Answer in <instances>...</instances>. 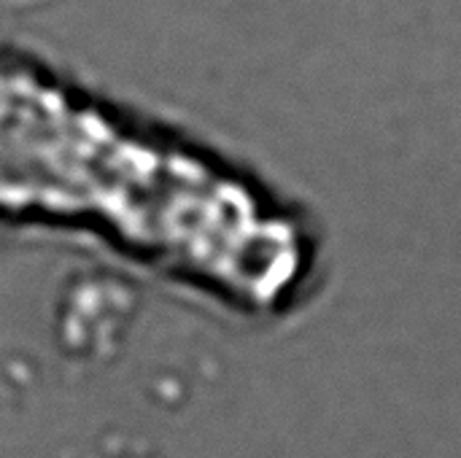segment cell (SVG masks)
<instances>
[{
    "label": "cell",
    "instance_id": "obj_1",
    "mask_svg": "<svg viewBox=\"0 0 461 458\" xmlns=\"http://www.w3.org/2000/svg\"><path fill=\"white\" fill-rule=\"evenodd\" d=\"M216 189V154L143 132L0 54V229L70 232L170 270Z\"/></svg>",
    "mask_w": 461,
    "mask_h": 458
}]
</instances>
